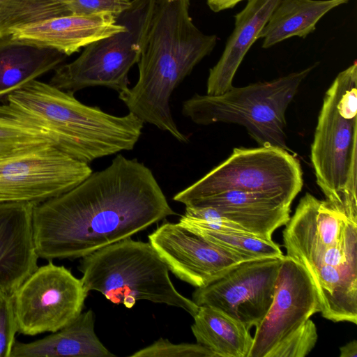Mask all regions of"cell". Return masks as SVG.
<instances>
[{
	"mask_svg": "<svg viewBox=\"0 0 357 357\" xmlns=\"http://www.w3.org/2000/svg\"><path fill=\"white\" fill-rule=\"evenodd\" d=\"M176 213L151 170L118 154L70 190L33 207L39 258H82Z\"/></svg>",
	"mask_w": 357,
	"mask_h": 357,
	"instance_id": "6da1fadb",
	"label": "cell"
},
{
	"mask_svg": "<svg viewBox=\"0 0 357 357\" xmlns=\"http://www.w3.org/2000/svg\"><path fill=\"white\" fill-rule=\"evenodd\" d=\"M190 1L155 0L137 63L138 80L119 96L129 112L182 143L188 139L174 121L171 96L217 42L215 35L204 34L193 23Z\"/></svg>",
	"mask_w": 357,
	"mask_h": 357,
	"instance_id": "7a4b0ae2",
	"label": "cell"
},
{
	"mask_svg": "<svg viewBox=\"0 0 357 357\" xmlns=\"http://www.w3.org/2000/svg\"><path fill=\"white\" fill-rule=\"evenodd\" d=\"M6 100L0 104V113L41 128L58 149L88 164L133 149L144 123L132 113L121 116L107 113L79 102L73 93L36 79Z\"/></svg>",
	"mask_w": 357,
	"mask_h": 357,
	"instance_id": "3957f363",
	"label": "cell"
},
{
	"mask_svg": "<svg viewBox=\"0 0 357 357\" xmlns=\"http://www.w3.org/2000/svg\"><path fill=\"white\" fill-rule=\"evenodd\" d=\"M310 159L326 200L357 224V63L341 71L326 91Z\"/></svg>",
	"mask_w": 357,
	"mask_h": 357,
	"instance_id": "277c9868",
	"label": "cell"
},
{
	"mask_svg": "<svg viewBox=\"0 0 357 357\" xmlns=\"http://www.w3.org/2000/svg\"><path fill=\"white\" fill-rule=\"evenodd\" d=\"M79 270L85 289L132 308L139 300L179 307L192 317L199 306L180 294L169 268L151 243L128 238L82 257Z\"/></svg>",
	"mask_w": 357,
	"mask_h": 357,
	"instance_id": "5b68a950",
	"label": "cell"
},
{
	"mask_svg": "<svg viewBox=\"0 0 357 357\" xmlns=\"http://www.w3.org/2000/svg\"><path fill=\"white\" fill-rule=\"evenodd\" d=\"M314 64L271 81L234 87L219 95L195 94L181 112L196 124L236 123L245 127L259 146L290 151L287 144L286 110Z\"/></svg>",
	"mask_w": 357,
	"mask_h": 357,
	"instance_id": "8992f818",
	"label": "cell"
},
{
	"mask_svg": "<svg viewBox=\"0 0 357 357\" xmlns=\"http://www.w3.org/2000/svg\"><path fill=\"white\" fill-rule=\"evenodd\" d=\"M155 0H131L116 16L126 30L93 41L71 63L55 69L50 84L74 93L90 86H105L119 93L129 86L128 73L138 63Z\"/></svg>",
	"mask_w": 357,
	"mask_h": 357,
	"instance_id": "52a82bcc",
	"label": "cell"
},
{
	"mask_svg": "<svg viewBox=\"0 0 357 357\" xmlns=\"http://www.w3.org/2000/svg\"><path fill=\"white\" fill-rule=\"evenodd\" d=\"M303 185L300 162L289 151L273 146L238 147L225 161L176 194L173 200L186 206L202 197L238 190L271 194L291 205Z\"/></svg>",
	"mask_w": 357,
	"mask_h": 357,
	"instance_id": "ba28073f",
	"label": "cell"
},
{
	"mask_svg": "<svg viewBox=\"0 0 357 357\" xmlns=\"http://www.w3.org/2000/svg\"><path fill=\"white\" fill-rule=\"evenodd\" d=\"M81 279L52 262L38 267L12 295L18 332H56L82 311L88 295Z\"/></svg>",
	"mask_w": 357,
	"mask_h": 357,
	"instance_id": "9c48e42d",
	"label": "cell"
},
{
	"mask_svg": "<svg viewBox=\"0 0 357 357\" xmlns=\"http://www.w3.org/2000/svg\"><path fill=\"white\" fill-rule=\"evenodd\" d=\"M284 256L243 261L207 286L196 288L192 301L222 311L250 331L271 305Z\"/></svg>",
	"mask_w": 357,
	"mask_h": 357,
	"instance_id": "30bf717a",
	"label": "cell"
},
{
	"mask_svg": "<svg viewBox=\"0 0 357 357\" xmlns=\"http://www.w3.org/2000/svg\"><path fill=\"white\" fill-rule=\"evenodd\" d=\"M93 173L55 146L0 160V202L38 204L73 188Z\"/></svg>",
	"mask_w": 357,
	"mask_h": 357,
	"instance_id": "8fae6325",
	"label": "cell"
},
{
	"mask_svg": "<svg viewBox=\"0 0 357 357\" xmlns=\"http://www.w3.org/2000/svg\"><path fill=\"white\" fill-rule=\"evenodd\" d=\"M320 311L318 293L309 273L298 261L284 255L271 305L255 327L248 357H268L276 346Z\"/></svg>",
	"mask_w": 357,
	"mask_h": 357,
	"instance_id": "7c38bea8",
	"label": "cell"
},
{
	"mask_svg": "<svg viewBox=\"0 0 357 357\" xmlns=\"http://www.w3.org/2000/svg\"><path fill=\"white\" fill-rule=\"evenodd\" d=\"M148 238L169 270L196 288L207 286L245 261L179 222L162 224Z\"/></svg>",
	"mask_w": 357,
	"mask_h": 357,
	"instance_id": "4fadbf2b",
	"label": "cell"
},
{
	"mask_svg": "<svg viewBox=\"0 0 357 357\" xmlns=\"http://www.w3.org/2000/svg\"><path fill=\"white\" fill-rule=\"evenodd\" d=\"M356 227L357 224L348 220L326 200L306 192L282 231L286 256L298 261L306 270L318 268L328 250Z\"/></svg>",
	"mask_w": 357,
	"mask_h": 357,
	"instance_id": "5bb4252c",
	"label": "cell"
},
{
	"mask_svg": "<svg viewBox=\"0 0 357 357\" xmlns=\"http://www.w3.org/2000/svg\"><path fill=\"white\" fill-rule=\"evenodd\" d=\"M34 204L0 202V290L12 296L38 268L32 213Z\"/></svg>",
	"mask_w": 357,
	"mask_h": 357,
	"instance_id": "9a60e30c",
	"label": "cell"
},
{
	"mask_svg": "<svg viewBox=\"0 0 357 357\" xmlns=\"http://www.w3.org/2000/svg\"><path fill=\"white\" fill-rule=\"evenodd\" d=\"M185 206H210L239 230L272 240L290 218L291 205L268 193L229 190L196 199Z\"/></svg>",
	"mask_w": 357,
	"mask_h": 357,
	"instance_id": "2e32d148",
	"label": "cell"
},
{
	"mask_svg": "<svg viewBox=\"0 0 357 357\" xmlns=\"http://www.w3.org/2000/svg\"><path fill=\"white\" fill-rule=\"evenodd\" d=\"M126 29L116 16L104 13L54 17L17 29L13 34L51 47L69 56L93 41Z\"/></svg>",
	"mask_w": 357,
	"mask_h": 357,
	"instance_id": "e0dca14e",
	"label": "cell"
},
{
	"mask_svg": "<svg viewBox=\"0 0 357 357\" xmlns=\"http://www.w3.org/2000/svg\"><path fill=\"white\" fill-rule=\"evenodd\" d=\"M235 15L234 29L217 63L210 69L206 94L219 95L232 88L234 75L244 56L265 26L279 0H247Z\"/></svg>",
	"mask_w": 357,
	"mask_h": 357,
	"instance_id": "ac0fdd59",
	"label": "cell"
},
{
	"mask_svg": "<svg viewBox=\"0 0 357 357\" xmlns=\"http://www.w3.org/2000/svg\"><path fill=\"white\" fill-rule=\"evenodd\" d=\"M66 55L51 47L12 34L0 36V102L48 71Z\"/></svg>",
	"mask_w": 357,
	"mask_h": 357,
	"instance_id": "d6986e66",
	"label": "cell"
},
{
	"mask_svg": "<svg viewBox=\"0 0 357 357\" xmlns=\"http://www.w3.org/2000/svg\"><path fill=\"white\" fill-rule=\"evenodd\" d=\"M92 310L81 312L61 329L29 343L15 342L10 357H114L94 330Z\"/></svg>",
	"mask_w": 357,
	"mask_h": 357,
	"instance_id": "ffe728a7",
	"label": "cell"
},
{
	"mask_svg": "<svg viewBox=\"0 0 357 357\" xmlns=\"http://www.w3.org/2000/svg\"><path fill=\"white\" fill-rule=\"evenodd\" d=\"M349 0H279L260 32L263 48L294 36L305 38L328 12Z\"/></svg>",
	"mask_w": 357,
	"mask_h": 357,
	"instance_id": "44dd1931",
	"label": "cell"
},
{
	"mask_svg": "<svg viewBox=\"0 0 357 357\" xmlns=\"http://www.w3.org/2000/svg\"><path fill=\"white\" fill-rule=\"evenodd\" d=\"M307 271L318 293L321 316L357 324V267L323 265Z\"/></svg>",
	"mask_w": 357,
	"mask_h": 357,
	"instance_id": "7402d4cb",
	"label": "cell"
},
{
	"mask_svg": "<svg viewBox=\"0 0 357 357\" xmlns=\"http://www.w3.org/2000/svg\"><path fill=\"white\" fill-rule=\"evenodd\" d=\"M192 332L197 342L215 357H248L253 337L250 331L230 316L209 306H199Z\"/></svg>",
	"mask_w": 357,
	"mask_h": 357,
	"instance_id": "603a6c76",
	"label": "cell"
},
{
	"mask_svg": "<svg viewBox=\"0 0 357 357\" xmlns=\"http://www.w3.org/2000/svg\"><path fill=\"white\" fill-rule=\"evenodd\" d=\"M180 223V222H179ZM206 241L248 261L284 255L278 244L249 233L210 229L191 224L180 223Z\"/></svg>",
	"mask_w": 357,
	"mask_h": 357,
	"instance_id": "cb8c5ba5",
	"label": "cell"
},
{
	"mask_svg": "<svg viewBox=\"0 0 357 357\" xmlns=\"http://www.w3.org/2000/svg\"><path fill=\"white\" fill-rule=\"evenodd\" d=\"M55 146L51 136L14 116L0 113V160L29 154Z\"/></svg>",
	"mask_w": 357,
	"mask_h": 357,
	"instance_id": "d4e9b609",
	"label": "cell"
},
{
	"mask_svg": "<svg viewBox=\"0 0 357 357\" xmlns=\"http://www.w3.org/2000/svg\"><path fill=\"white\" fill-rule=\"evenodd\" d=\"M71 15L59 0H0V36L49 19Z\"/></svg>",
	"mask_w": 357,
	"mask_h": 357,
	"instance_id": "484cf974",
	"label": "cell"
},
{
	"mask_svg": "<svg viewBox=\"0 0 357 357\" xmlns=\"http://www.w3.org/2000/svg\"><path fill=\"white\" fill-rule=\"evenodd\" d=\"M317 339V326L309 319L298 330L276 346L268 357H305L313 349Z\"/></svg>",
	"mask_w": 357,
	"mask_h": 357,
	"instance_id": "4316f807",
	"label": "cell"
},
{
	"mask_svg": "<svg viewBox=\"0 0 357 357\" xmlns=\"http://www.w3.org/2000/svg\"><path fill=\"white\" fill-rule=\"evenodd\" d=\"M131 357H215L208 349L199 343L173 344L160 338L134 354Z\"/></svg>",
	"mask_w": 357,
	"mask_h": 357,
	"instance_id": "83f0119b",
	"label": "cell"
},
{
	"mask_svg": "<svg viewBox=\"0 0 357 357\" xmlns=\"http://www.w3.org/2000/svg\"><path fill=\"white\" fill-rule=\"evenodd\" d=\"M18 332L12 296L0 293V357H10Z\"/></svg>",
	"mask_w": 357,
	"mask_h": 357,
	"instance_id": "f1b7e54d",
	"label": "cell"
},
{
	"mask_svg": "<svg viewBox=\"0 0 357 357\" xmlns=\"http://www.w3.org/2000/svg\"><path fill=\"white\" fill-rule=\"evenodd\" d=\"M71 15H93L109 13L117 16L126 10L131 0H59Z\"/></svg>",
	"mask_w": 357,
	"mask_h": 357,
	"instance_id": "f546056e",
	"label": "cell"
},
{
	"mask_svg": "<svg viewBox=\"0 0 357 357\" xmlns=\"http://www.w3.org/2000/svg\"><path fill=\"white\" fill-rule=\"evenodd\" d=\"M243 0H207V4L213 12H220L234 8L237 3Z\"/></svg>",
	"mask_w": 357,
	"mask_h": 357,
	"instance_id": "4dcf8cb0",
	"label": "cell"
},
{
	"mask_svg": "<svg viewBox=\"0 0 357 357\" xmlns=\"http://www.w3.org/2000/svg\"><path fill=\"white\" fill-rule=\"evenodd\" d=\"M340 357H357V341L353 340L340 347Z\"/></svg>",
	"mask_w": 357,
	"mask_h": 357,
	"instance_id": "1f68e13d",
	"label": "cell"
},
{
	"mask_svg": "<svg viewBox=\"0 0 357 357\" xmlns=\"http://www.w3.org/2000/svg\"><path fill=\"white\" fill-rule=\"evenodd\" d=\"M1 291L0 290V293H1Z\"/></svg>",
	"mask_w": 357,
	"mask_h": 357,
	"instance_id": "d6a6232c",
	"label": "cell"
}]
</instances>
